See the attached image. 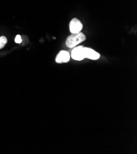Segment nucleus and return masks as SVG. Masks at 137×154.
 I'll use <instances>...</instances> for the list:
<instances>
[{"mask_svg":"<svg viewBox=\"0 0 137 154\" xmlns=\"http://www.w3.org/2000/svg\"><path fill=\"white\" fill-rule=\"evenodd\" d=\"M7 38L5 36L0 37V49L5 47V45L7 43Z\"/></svg>","mask_w":137,"mask_h":154,"instance_id":"6","label":"nucleus"},{"mask_svg":"<svg viewBox=\"0 0 137 154\" xmlns=\"http://www.w3.org/2000/svg\"><path fill=\"white\" fill-rule=\"evenodd\" d=\"M83 27V25L81 22L76 18L73 19L70 23V30L72 34L78 33L81 32Z\"/></svg>","mask_w":137,"mask_h":154,"instance_id":"2","label":"nucleus"},{"mask_svg":"<svg viewBox=\"0 0 137 154\" xmlns=\"http://www.w3.org/2000/svg\"><path fill=\"white\" fill-rule=\"evenodd\" d=\"M86 39V36L83 33H74L70 35L66 41V45L69 48H73Z\"/></svg>","mask_w":137,"mask_h":154,"instance_id":"1","label":"nucleus"},{"mask_svg":"<svg viewBox=\"0 0 137 154\" xmlns=\"http://www.w3.org/2000/svg\"><path fill=\"white\" fill-rule=\"evenodd\" d=\"M22 38H21L20 35H17L16 38H15V42L17 44H20L22 42Z\"/></svg>","mask_w":137,"mask_h":154,"instance_id":"7","label":"nucleus"},{"mask_svg":"<svg viewBox=\"0 0 137 154\" xmlns=\"http://www.w3.org/2000/svg\"><path fill=\"white\" fill-rule=\"evenodd\" d=\"M83 54L84 58H89L91 60H96L100 58V54H98L95 51L89 48H83Z\"/></svg>","mask_w":137,"mask_h":154,"instance_id":"3","label":"nucleus"},{"mask_svg":"<svg viewBox=\"0 0 137 154\" xmlns=\"http://www.w3.org/2000/svg\"><path fill=\"white\" fill-rule=\"evenodd\" d=\"M70 54L67 51H62L58 54L55 58V61L58 63H67L70 61Z\"/></svg>","mask_w":137,"mask_h":154,"instance_id":"4","label":"nucleus"},{"mask_svg":"<svg viewBox=\"0 0 137 154\" xmlns=\"http://www.w3.org/2000/svg\"><path fill=\"white\" fill-rule=\"evenodd\" d=\"M83 46H78V47L75 48L72 51L71 57L73 59L77 61H81L84 59L83 54Z\"/></svg>","mask_w":137,"mask_h":154,"instance_id":"5","label":"nucleus"}]
</instances>
